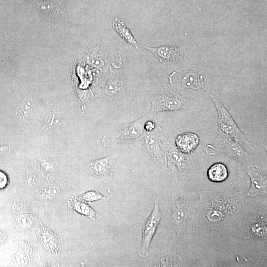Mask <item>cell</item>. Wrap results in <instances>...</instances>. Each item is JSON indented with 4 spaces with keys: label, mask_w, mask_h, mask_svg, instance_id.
<instances>
[{
    "label": "cell",
    "mask_w": 267,
    "mask_h": 267,
    "mask_svg": "<svg viewBox=\"0 0 267 267\" xmlns=\"http://www.w3.org/2000/svg\"><path fill=\"white\" fill-rule=\"evenodd\" d=\"M248 198L234 189L203 190L191 222L206 231L222 229L241 214Z\"/></svg>",
    "instance_id": "cell-1"
},
{
    "label": "cell",
    "mask_w": 267,
    "mask_h": 267,
    "mask_svg": "<svg viewBox=\"0 0 267 267\" xmlns=\"http://www.w3.org/2000/svg\"><path fill=\"white\" fill-rule=\"evenodd\" d=\"M197 202L194 193L179 190L172 195L170 213L177 239L175 247L185 236L186 226L192 220Z\"/></svg>",
    "instance_id": "cell-2"
},
{
    "label": "cell",
    "mask_w": 267,
    "mask_h": 267,
    "mask_svg": "<svg viewBox=\"0 0 267 267\" xmlns=\"http://www.w3.org/2000/svg\"><path fill=\"white\" fill-rule=\"evenodd\" d=\"M204 150L209 155L217 152L225 153L240 163L244 168L257 165L254 156L244 149L241 143L219 130H218L213 143L207 145Z\"/></svg>",
    "instance_id": "cell-3"
},
{
    "label": "cell",
    "mask_w": 267,
    "mask_h": 267,
    "mask_svg": "<svg viewBox=\"0 0 267 267\" xmlns=\"http://www.w3.org/2000/svg\"><path fill=\"white\" fill-rule=\"evenodd\" d=\"M167 166L168 174L179 184L189 179L200 167L194 155L182 153L171 145L167 153Z\"/></svg>",
    "instance_id": "cell-4"
},
{
    "label": "cell",
    "mask_w": 267,
    "mask_h": 267,
    "mask_svg": "<svg viewBox=\"0 0 267 267\" xmlns=\"http://www.w3.org/2000/svg\"><path fill=\"white\" fill-rule=\"evenodd\" d=\"M149 100L152 105L150 115L163 111H172L190 108L192 100L188 99L180 93L172 91L166 84L152 91Z\"/></svg>",
    "instance_id": "cell-5"
},
{
    "label": "cell",
    "mask_w": 267,
    "mask_h": 267,
    "mask_svg": "<svg viewBox=\"0 0 267 267\" xmlns=\"http://www.w3.org/2000/svg\"><path fill=\"white\" fill-rule=\"evenodd\" d=\"M170 79L171 84L178 85L179 93L188 99L199 97L208 89L210 85L208 76L201 72H183L178 78L170 76Z\"/></svg>",
    "instance_id": "cell-6"
},
{
    "label": "cell",
    "mask_w": 267,
    "mask_h": 267,
    "mask_svg": "<svg viewBox=\"0 0 267 267\" xmlns=\"http://www.w3.org/2000/svg\"><path fill=\"white\" fill-rule=\"evenodd\" d=\"M211 98L215 105L217 112V122L218 130L230 136L236 141L246 145L251 149L254 145L248 140L238 127L230 113L215 96L211 95Z\"/></svg>",
    "instance_id": "cell-7"
},
{
    "label": "cell",
    "mask_w": 267,
    "mask_h": 267,
    "mask_svg": "<svg viewBox=\"0 0 267 267\" xmlns=\"http://www.w3.org/2000/svg\"><path fill=\"white\" fill-rule=\"evenodd\" d=\"M149 133L145 138L148 153L152 159L168 174L167 153L170 145L159 131Z\"/></svg>",
    "instance_id": "cell-8"
},
{
    "label": "cell",
    "mask_w": 267,
    "mask_h": 267,
    "mask_svg": "<svg viewBox=\"0 0 267 267\" xmlns=\"http://www.w3.org/2000/svg\"><path fill=\"white\" fill-rule=\"evenodd\" d=\"M159 197L155 198L153 210L142 227L141 243L138 250L141 257L148 255L151 241L162 216L159 209Z\"/></svg>",
    "instance_id": "cell-9"
},
{
    "label": "cell",
    "mask_w": 267,
    "mask_h": 267,
    "mask_svg": "<svg viewBox=\"0 0 267 267\" xmlns=\"http://www.w3.org/2000/svg\"><path fill=\"white\" fill-rule=\"evenodd\" d=\"M244 239L267 240V222L266 215L257 213L244 219L240 223Z\"/></svg>",
    "instance_id": "cell-10"
},
{
    "label": "cell",
    "mask_w": 267,
    "mask_h": 267,
    "mask_svg": "<svg viewBox=\"0 0 267 267\" xmlns=\"http://www.w3.org/2000/svg\"><path fill=\"white\" fill-rule=\"evenodd\" d=\"M250 179V187L246 193L248 197L267 196V175L265 169L258 165L245 167Z\"/></svg>",
    "instance_id": "cell-11"
},
{
    "label": "cell",
    "mask_w": 267,
    "mask_h": 267,
    "mask_svg": "<svg viewBox=\"0 0 267 267\" xmlns=\"http://www.w3.org/2000/svg\"><path fill=\"white\" fill-rule=\"evenodd\" d=\"M150 116H145L134 122L121 126L116 133L117 140L120 142L129 143H134L137 140L143 135L144 123L150 118Z\"/></svg>",
    "instance_id": "cell-12"
},
{
    "label": "cell",
    "mask_w": 267,
    "mask_h": 267,
    "mask_svg": "<svg viewBox=\"0 0 267 267\" xmlns=\"http://www.w3.org/2000/svg\"><path fill=\"white\" fill-rule=\"evenodd\" d=\"M142 46L150 51L160 62L175 63L181 61L184 58V47L177 43L174 45H166L158 47Z\"/></svg>",
    "instance_id": "cell-13"
},
{
    "label": "cell",
    "mask_w": 267,
    "mask_h": 267,
    "mask_svg": "<svg viewBox=\"0 0 267 267\" xmlns=\"http://www.w3.org/2000/svg\"><path fill=\"white\" fill-rule=\"evenodd\" d=\"M176 247L173 251L166 250L157 251L153 255L150 267H180L182 259L176 252Z\"/></svg>",
    "instance_id": "cell-14"
},
{
    "label": "cell",
    "mask_w": 267,
    "mask_h": 267,
    "mask_svg": "<svg viewBox=\"0 0 267 267\" xmlns=\"http://www.w3.org/2000/svg\"><path fill=\"white\" fill-rule=\"evenodd\" d=\"M198 136L195 133L187 132L178 135L175 139L176 148L182 153L192 154L199 143Z\"/></svg>",
    "instance_id": "cell-15"
},
{
    "label": "cell",
    "mask_w": 267,
    "mask_h": 267,
    "mask_svg": "<svg viewBox=\"0 0 267 267\" xmlns=\"http://www.w3.org/2000/svg\"><path fill=\"white\" fill-rule=\"evenodd\" d=\"M112 156H108L93 161L90 164L91 170L95 175L101 177L105 182L111 180Z\"/></svg>",
    "instance_id": "cell-16"
},
{
    "label": "cell",
    "mask_w": 267,
    "mask_h": 267,
    "mask_svg": "<svg viewBox=\"0 0 267 267\" xmlns=\"http://www.w3.org/2000/svg\"><path fill=\"white\" fill-rule=\"evenodd\" d=\"M229 171L227 166L221 162L212 164L207 170V176L209 180L213 182L220 183L228 178Z\"/></svg>",
    "instance_id": "cell-17"
},
{
    "label": "cell",
    "mask_w": 267,
    "mask_h": 267,
    "mask_svg": "<svg viewBox=\"0 0 267 267\" xmlns=\"http://www.w3.org/2000/svg\"><path fill=\"white\" fill-rule=\"evenodd\" d=\"M126 89L125 83L121 78L111 76L106 84L105 92L108 96L112 98L125 91Z\"/></svg>",
    "instance_id": "cell-18"
},
{
    "label": "cell",
    "mask_w": 267,
    "mask_h": 267,
    "mask_svg": "<svg viewBox=\"0 0 267 267\" xmlns=\"http://www.w3.org/2000/svg\"><path fill=\"white\" fill-rule=\"evenodd\" d=\"M112 26L114 30L119 34L123 39L131 44L134 45L136 49H138V46L139 45L136 42L134 37L132 35L129 29L126 27L123 21L116 18L113 20Z\"/></svg>",
    "instance_id": "cell-19"
},
{
    "label": "cell",
    "mask_w": 267,
    "mask_h": 267,
    "mask_svg": "<svg viewBox=\"0 0 267 267\" xmlns=\"http://www.w3.org/2000/svg\"><path fill=\"white\" fill-rule=\"evenodd\" d=\"M72 206L73 209L78 213L93 220L95 219L96 212L86 202L80 200H74Z\"/></svg>",
    "instance_id": "cell-20"
},
{
    "label": "cell",
    "mask_w": 267,
    "mask_h": 267,
    "mask_svg": "<svg viewBox=\"0 0 267 267\" xmlns=\"http://www.w3.org/2000/svg\"><path fill=\"white\" fill-rule=\"evenodd\" d=\"M44 123L49 130H57L62 125V118L58 112L52 110L45 116Z\"/></svg>",
    "instance_id": "cell-21"
},
{
    "label": "cell",
    "mask_w": 267,
    "mask_h": 267,
    "mask_svg": "<svg viewBox=\"0 0 267 267\" xmlns=\"http://www.w3.org/2000/svg\"><path fill=\"white\" fill-rule=\"evenodd\" d=\"M81 198L87 202H93L104 199L105 197L96 190H91L84 193Z\"/></svg>",
    "instance_id": "cell-22"
},
{
    "label": "cell",
    "mask_w": 267,
    "mask_h": 267,
    "mask_svg": "<svg viewBox=\"0 0 267 267\" xmlns=\"http://www.w3.org/2000/svg\"><path fill=\"white\" fill-rule=\"evenodd\" d=\"M38 8L43 12H50L53 11V6L50 3L43 2L39 5Z\"/></svg>",
    "instance_id": "cell-23"
},
{
    "label": "cell",
    "mask_w": 267,
    "mask_h": 267,
    "mask_svg": "<svg viewBox=\"0 0 267 267\" xmlns=\"http://www.w3.org/2000/svg\"><path fill=\"white\" fill-rule=\"evenodd\" d=\"M8 183V177L5 173L0 171V190L4 188Z\"/></svg>",
    "instance_id": "cell-24"
},
{
    "label": "cell",
    "mask_w": 267,
    "mask_h": 267,
    "mask_svg": "<svg viewBox=\"0 0 267 267\" xmlns=\"http://www.w3.org/2000/svg\"><path fill=\"white\" fill-rule=\"evenodd\" d=\"M155 124L152 121L148 119L145 122L144 124V129L146 131L148 132H151L155 129Z\"/></svg>",
    "instance_id": "cell-25"
}]
</instances>
